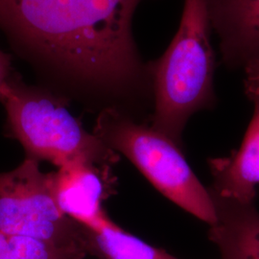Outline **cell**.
<instances>
[{"label":"cell","instance_id":"2","mask_svg":"<svg viewBox=\"0 0 259 259\" xmlns=\"http://www.w3.org/2000/svg\"><path fill=\"white\" fill-rule=\"evenodd\" d=\"M209 30L207 0H185L175 37L163 55L147 63L153 91L149 124L181 147L188 119L215 102Z\"/></svg>","mask_w":259,"mask_h":259},{"label":"cell","instance_id":"9","mask_svg":"<svg viewBox=\"0 0 259 259\" xmlns=\"http://www.w3.org/2000/svg\"><path fill=\"white\" fill-rule=\"evenodd\" d=\"M208 190L216 214L208 238L217 247L219 259H259V211L254 203H242Z\"/></svg>","mask_w":259,"mask_h":259},{"label":"cell","instance_id":"7","mask_svg":"<svg viewBox=\"0 0 259 259\" xmlns=\"http://www.w3.org/2000/svg\"><path fill=\"white\" fill-rule=\"evenodd\" d=\"M248 97L254 110L240 148L229 157L208 159L213 177L209 189L224 198L254 203L259 185V93Z\"/></svg>","mask_w":259,"mask_h":259},{"label":"cell","instance_id":"8","mask_svg":"<svg viewBox=\"0 0 259 259\" xmlns=\"http://www.w3.org/2000/svg\"><path fill=\"white\" fill-rule=\"evenodd\" d=\"M225 62L246 65L259 55V0H207Z\"/></svg>","mask_w":259,"mask_h":259},{"label":"cell","instance_id":"4","mask_svg":"<svg viewBox=\"0 0 259 259\" xmlns=\"http://www.w3.org/2000/svg\"><path fill=\"white\" fill-rule=\"evenodd\" d=\"M93 134L120 153L167 199L209 226L216 221L212 198L185 159L183 147L150 124L117 110L98 113Z\"/></svg>","mask_w":259,"mask_h":259},{"label":"cell","instance_id":"6","mask_svg":"<svg viewBox=\"0 0 259 259\" xmlns=\"http://www.w3.org/2000/svg\"><path fill=\"white\" fill-rule=\"evenodd\" d=\"M111 166L76 162L53 172L56 202L66 216L90 228L107 214L103 204L114 193Z\"/></svg>","mask_w":259,"mask_h":259},{"label":"cell","instance_id":"3","mask_svg":"<svg viewBox=\"0 0 259 259\" xmlns=\"http://www.w3.org/2000/svg\"><path fill=\"white\" fill-rule=\"evenodd\" d=\"M1 104L6 111L4 134L19 141L25 157L58 168L76 162L111 167L119 160L69 112L68 101L39 84H27L19 73Z\"/></svg>","mask_w":259,"mask_h":259},{"label":"cell","instance_id":"1","mask_svg":"<svg viewBox=\"0 0 259 259\" xmlns=\"http://www.w3.org/2000/svg\"><path fill=\"white\" fill-rule=\"evenodd\" d=\"M142 0H0V31L39 85L92 111L141 120L152 81L135 41Z\"/></svg>","mask_w":259,"mask_h":259},{"label":"cell","instance_id":"13","mask_svg":"<svg viewBox=\"0 0 259 259\" xmlns=\"http://www.w3.org/2000/svg\"><path fill=\"white\" fill-rule=\"evenodd\" d=\"M245 71V93L247 95L259 93V55L246 64Z\"/></svg>","mask_w":259,"mask_h":259},{"label":"cell","instance_id":"10","mask_svg":"<svg viewBox=\"0 0 259 259\" xmlns=\"http://www.w3.org/2000/svg\"><path fill=\"white\" fill-rule=\"evenodd\" d=\"M84 230L90 254L98 259H179L123 230L108 214Z\"/></svg>","mask_w":259,"mask_h":259},{"label":"cell","instance_id":"5","mask_svg":"<svg viewBox=\"0 0 259 259\" xmlns=\"http://www.w3.org/2000/svg\"><path fill=\"white\" fill-rule=\"evenodd\" d=\"M0 232L47 243L82 259L90 255L84 228L56 202L53 172L44 173L30 157L0 172Z\"/></svg>","mask_w":259,"mask_h":259},{"label":"cell","instance_id":"11","mask_svg":"<svg viewBox=\"0 0 259 259\" xmlns=\"http://www.w3.org/2000/svg\"><path fill=\"white\" fill-rule=\"evenodd\" d=\"M0 259H82L47 243L0 232Z\"/></svg>","mask_w":259,"mask_h":259},{"label":"cell","instance_id":"12","mask_svg":"<svg viewBox=\"0 0 259 259\" xmlns=\"http://www.w3.org/2000/svg\"><path fill=\"white\" fill-rule=\"evenodd\" d=\"M19 72L13 66V57L0 49V103L3 101L12 81Z\"/></svg>","mask_w":259,"mask_h":259}]
</instances>
